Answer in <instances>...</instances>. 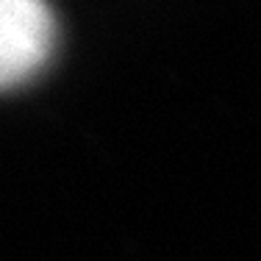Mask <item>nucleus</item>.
I'll list each match as a JSON object with an SVG mask.
<instances>
[{
    "instance_id": "obj_1",
    "label": "nucleus",
    "mask_w": 261,
    "mask_h": 261,
    "mask_svg": "<svg viewBox=\"0 0 261 261\" xmlns=\"http://www.w3.org/2000/svg\"><path fill=\"white\" fill-rule=\"evenodd\" d=\"M53 45L56 22L45 0H0V89L34 78Z\"/></svg>"
}]
</instances>
